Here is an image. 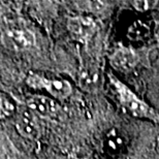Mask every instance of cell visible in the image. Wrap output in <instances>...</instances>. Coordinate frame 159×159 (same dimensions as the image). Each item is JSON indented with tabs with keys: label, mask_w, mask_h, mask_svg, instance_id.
<instances>
[{
	"label": "cell",
	"mask_w": 159,
	"mask_h": 159,
	"mask_svg": "<svg viewBox=\"0 0 159 159\" xmlns=\"http://www.w3.org/2000/svg\"><path fill=\"white\" fill-rule=\"evenodd\" d=\"M111 85L115 92L120 106L127 114L136 119H144L159 125V113L147 101L142 99L126 84L121 82L115 75H109Z\"/></svg>",
	"instance_id": "6da1fadb"
},
{
	"label": "cell",
	"mask_w": 159,
	"mask_h": 159,
	"mask_svg": "<svg viewBox=\"0 0 159 159\" xmlns=\"http://www.w3.org/2000/svg\"><path fill=\"white\" fill-rule=\"evenodd\" d=\"M26 83L31 88L46 91L54 99H66L70 96L72 87L70 83L62 79H51L36 74H30Z\"/></svg>",
	"instance_id": "7a4b0ae2"
},
{
	"label": "cell",
	"mask_w": 159,
	"mask_h": 159,
	"mask_svg": "<svg viewBox=\"0 0 159 159\" xmlns=\"http://www.w3.org/2000/svg\"><path fill=\"white\" fill-rule=\"evenodd\" d=\"M2 43L12 51H26L35 46V35L24 28H8L2 33Z\"/></svg>",
	"instance_id": "3957f363"
},
{
	"label": "cell",
	"mask_w": 159,
	"mask_h": 159,
	"mask_svg": "<svg viewBox=\"0 0 159 159\" xmlns=\"http://www.w3.org/2000/svg\"><path fill=\"white\" fill-rule=\"evenodd\" d=\"M67 29L70 35L80 43H87L96 32V24L93 19L86 16H75L68 18Z\"/></svg>",
	"instance_id": "277c9868"
},
{
	"label": "cell",
	"mask_w": 159,
	"mask_h": 159,
	"mask_svg": "<svg viewBox=\"0 0 159 159\" xmlns=\"http://www.w3.org/2000/svg\"><path fill=\"white\" fill-rule=\"evenodd\" d=\"M26 104L31 113L43 118L56 116L60 110L56 99L43 95H33L28 98Z\"/></svg>",
	"instance_id": "5b68a950"
},
{
	"label": "cell",
	"mask_w": 159,
	"mask_h": 159,
	"mask_svg": "<svg viewBox=\"0 0 159 159\" xmlns=\"http://www.w3.org/2000/svg\"><path fill=\"white\" fill-rule=\"evenodd\" d=\"M111 64L120 71H131L139 62V54L133 49L121 47L118 48L111 56Z\"/></svg>",
	"instance_id": "8992f818"
},
{
	"label": "cell",
	"mask_w": 159,
	"mask_h": 159,
	"mask_svg": "<svg viewBox=\"0 0 159 159\" xmlns=\"http://www.w3.org/2000/svg\"><path fill=\"white\" fill-rule=\"evenodd\" d=\"M16 127L24 138L35 139L39 135V127L33 115L29 112H23L19 115L16 121Z\"/></svg>",
	"instance_id": "52a82bcc"
},
{
	"label": "cell",
	"mask_w": 159,
	"mask_h": 159,
	"mask_svg": "<svg viewBox=\"0 0 159 159\" xmlns=\"http://www.w3.org/2000/svg\"><path fill=\"white\" fill-rule=\"evenodd\" d=\"M124 144H125V142H124L122 135L119 134L118 131L113 130L107 135L106 146L110 152H113V153L120 152L124 148Z\"/></svg>",
	"instance_id": "ba28073f"
},
{
	"label": "cell",
	"mask_w": 159,
	"mask_h": 159,
	"mask_svg": "<svg viewBox=\"0 0 159 159\" xmlns=\"http://www.w3.org/2000/svg\"><path fill=\"white\" fill-rule=\"evenodd\" d=\"M98 75L97 72L93 69H84L80 77V83L82 85V88L92 89L97 85Z\"/></svg>",
	"instance_id": "9c48e42d"
},
{
	"label": "cell",
	"mask_w": 159,
	"mask_h": 159,
	"mask_svg": "<svg viewBox=\"0 0 159 159\" xmlns=\"http://www.w3.org/2000/svg\"><path fill=\"white\" fill-rule=\"evenodd\" d=\"M15 112V106L8 97L0 93V120L11 116Z\"/></svg>",
	"instance_id": "30bf717a"
},
{
	"label": "cell",
	"mask_w": 159,
	"mask_h": 159,
	"mask_svg": "<svg viewBox=\"0 0 159 159\" xmlns=\"http://www.w3.org/2000/svg\"><path fill=\"white\" fill-rule=\"evenodd\" d=\"M151 3L150 1H135L133 2V5H134V7L136 9H139V11H148L149 8H151Z\"/></svg>",
	"instance_id": "8fae6325"
},
{
	"label": "cell",
	"mask_w": 159,
	"mask_h": 159,
	"mask_svg": "<svg viewBox=\"0 0 159 159\" xmlns=\"http://www.w3.org/2000/svg\"><path fill=\"white\" fill-rule=\"evenodd\" d=\"M153 159H159V136L156 139V142H155V145H154Z\"/></svg>",
	"instance_id": "7c38bea8"
}]
</instances>
